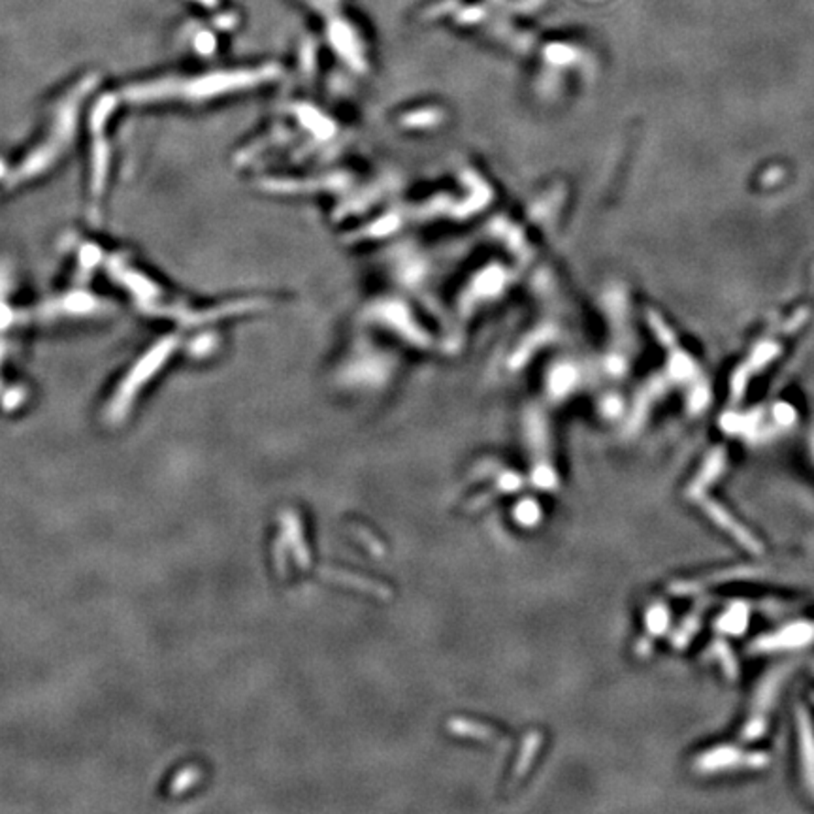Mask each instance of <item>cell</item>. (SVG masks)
Wrapping results in <instances>:
<instances>
[{
	"instance_id": "17",
	"label": "cell",
	"mask_w": 814,
	"mask_h": 814,
	"mask_svg": "<svg viewBox=\"0 0 814 814\" xmlns=\"http://www.w3.org/2000/svg\"><path fill=\"white\" fill-rule=\"evenodd\" d=\"M17 319H19L17 313L10 308L8 301L5 298H0V332L10 328Z\"/></svg>"
},
{
	"instance_id": "1",
	"label": "cell",
	"mask_w": 814,
	"mask_h": 814,
	"mask_svg": "<svg viewBox=\"0 0 814 814\" xmlns=\"http://www.w3.org/2000/svg\"><path fill=\"white\" fill-rule=\"evenodd\" d=\"M276 69L274 67H262V69H248V70H223L214 74H204L193 79H179V78H163L153 81L134 83L127 89H123L121 99H125L134 104H145V102H157L164 99H187V100H204L214 99L219 95L232 93V90H239L246 87H253L257 83H262L270 78H274Z\"/></svg>"
},
{
	"instance_id": "16",
	"label": "cell",
	"mask_w": 814,
	"mask_h": 814,
	"mask_svg": "<svg viewBox=\"0 0 814 814\" xmlns=\"http://www.w3.org/2000/svg\"><path fill=\"white\" fill-rule=\"evenodd\" d=\"M102 257H104V255H102V251H100L99 246L87 244V246H83L81 251H79V264H81L83 270H93V268L102 260Z\"/></svg>"
},
{
	"instance_id": "15",
	"label": "cell",
	"mask_w": 814,
	"mask_h": 814,
	"mask_svg": "<svg viewBox=\"0 0 814 814\" xmlns=\"http://www.w3.org/2000/svg\"><path fill=\"white\" fill-rule=\"evenodd\" d=\"M711 656L720 663V668L724 670V673H728V675H732V677L737 673L735 658H734V656L728 658V647L724 645V643H714V645H713V654H711Z\"/></svg>"
},
{
	"instance_id": "9",
	"label": "cell",
	"mask_w": 814,
	"mask_h": 814,
	"mask_svg": "<svg viewBox=\"0 0 814 814\" xmlns=\"http://www.w3.org/2000/svg\"><path fill=\"white\" fill-rule=\"evenodd\" d=\"M108 270L115 281L123 283L138 298L140 304H143V301L159 300L161 289L153 281H149L143 274H140V271H134L132 268H129V264L121 257L110 259Z\"/></svg>"
},
{
	"instance_id": "3",
	"label": "cell",
	"mask_w": 814,
	"mask_h": 814,
	"mask_svg": "<svg viewBox=\"0 0 814 814\" xmlns=\"http://www.w3.org/2000/svg\"><path fill=\"white\" fill-rule=\"evenodd\" d=\"M177 347H179V338L175 334L166 336V338L159 340L136 362L134 368L127 374L125 381L119 385V388L115 392L111 407H110L111 415L121 417L129 409L132 398L138 395V390L163 368L164 362L174 354V351Z\"/></svg>"
},
{
	"instance_id": "6",
	"label": "cell",
	"mask_w": 814,
	"mask_h": 814,
	"mask_svg": "<svg viewBox=\"0 0 814 814\" xmlns=\"http://www.w3.org/2000/svg\"><path fill=\"white\" fill-rule=\"evenodd\" d=\"M810 645H814V620H796L764 633L762 638H758L750 645V652L773 654L787 650H801Z\"/></svg>"
},
{
	"instance_id": "22",
	"label": "cell",
	"mask_w": 814,
	"mask_h": 814,
	"mask_svg": "<svg viewBox=\"0 0 814 814\" xmlns=\"http://www.w3.org/2000/svg\"><path fill=\"white\" fill-rule=\"evenodd\" d=\"M812 452H814V441H812Z\"/></svg>"
},
{
	"instance_id": "11",
	"label": "cell",
	"mask_w": 814,
	"mask_h": 814,
	"mask_svg": "<svg viewBox=\"0 0 814 814\" xmlns=\"http://www.w3.org/2000/svg\"><path fill=\"white\" fill-rule=\"evenodd\" d=\"M798 734H799V756L803 780L814 796V730L809 714L801 709L798 711Z\"/></svg>"
},
{
	"instance_id": "5",
	"label": "cell",
	"mask_w": 814,
	"mask_h": 814,
	"mask_svg": "<svg viewBox=\"0 0 814 814\" xmlns=\"http://www.w3.org/2000/svg\"><path fill=\"white\" fill-rule=\"evenodd\" d=\"M769 762L764 752H750L735 745H718L705 752L693 762V769L703 775L730 773L741 769H760Z\"/></svg>"
},
{
	"instance_id": "4",
	"label": "cell",
	"mask_w": 814,
	"mask_h": 814,
	"mask_svg": "<svg viewBox=\"0 0 814 814\" xmlns=\"http://www.w3.org/2000/svg\"><path fill=\"white\" fill-rule=\"evenodd\" d=\"M787 677H788V668H778L773 670L767 677H764V681L758 684L756 692H754L748 716L741 730L743 741H756L766 734L769 716L778 700V692L782 684L787 682Z\"/></svg>"
},
{
	"instance_id": "14",
	"label": "cell",
	"mask_w": 814,
	"mask_h": 814,
	"mask_svg": "<svg viewBox=\"0 0 814 814\" xmlns=\"http://www.w3.org/2000/svg\"><path fill=\"white\" fill-rule=\"evenodd\" d=\"M117 99L119 97H115V95H106L97 102L93 113H90V131H93L95 134L104 132V127L108 123L110 115L117 108Z\"/></svg>"
},
{
	"instance_id": "7",
	"label": "cell",
	"mask_w": 814,
	"mask_h": 814,
	"mask_svg": "<svg viewBox=\"0 0 814 814\" xmlns=\"http://www.w3.org/2000/svg\"><path fill=\"white\" fill-rule=\"evenodd\" d=\"M140 308L147 315L161 317V319H172V321L184 324V326H196V324H204V322H209V321L221 319L225 315H234V313H239V312H246L251 306L248 304V301H241V304H227V306H219V308H214V310L196 312V310H189L185 306H168V304H163V301H159V300H153V301H143V304H140Z\"/></svg>"
},
{
	"instance_id": "19",
	"label": "cell",
	"mask_w": 814,
	"mask_h": 814,
	"mask_svg": "<svg viewBox=\"0 0 814 814\" xmlns=\"http://www.w3.org/2000/svg\"><path fill=\"white\" fill-rule=\"evenodd\" d=\"M6 351H8V344L5 340H0V362H3Z\"/></svg>"
},
{
	"instance_id": "8",
	"label": "cell",
	"mask_w": 814,
	"mask_h": 814,
	"mask_svg": "<svg viewBox=\"0 0 814 814\" xmlns=\"http://www.w3.org/2000/svg\"><path fill=\"white\" fill-rule=\"evenodd\" d=\"M108 310V304L104 300L89 294L85 291H74L69 292L65 296H60L57 300L46 301L38 310L33 312V315L37 319H57V317H83V315H93V313H102Z\"/></svg>"
},
{
	"instance_id": "12",
	"label": "cell",
	"mask_w": 814,
	"mask_h": 814,
	"mask_svg": "<svg viewBox=\"0 0 814 814\" xmlns=\"http://www.w3.org/2000/svg\"><path fill=\"white\" fill-rule=\"evenodd\" d=\"M750 608L745 601H735L722 611V615L716 618L714 628L722 633V636H743V631L748 626Z\"/></svg>"
},
{
	"instance_id": "2",
	"label": "cell",
	"mask_w": 814,
	"mask_h": 814,
	"mask_svg": "<svg viewBox=\"0 0 814 814\" xmlns=\"http://www.w3.org/2000/svg\"><path fill=\"white\" fill-rule=\"evenodd\" d=\"M97 85H99V76L89 74L69 90V95L60 100V104L55 110V119L49 129L48 140H44L33 153H28V157L6 175L10 187L19 185L23 181L46 172L70 147L78 129L81 102Z\"/></svg>"
},
{
	"instance_id": "18",
	"label": "cell",
	"mask_w": 814,
	"mask_h": 814,
	"mask_svg": "<svg viewBox=\"0 0 814 814\" xmlns=\"http://www.w3.org/2000/svg\"><path fill=\"white\" fill-rule=\"evenodd\" d=\"M195 44H196V49L200 51V53H211L216 49V40H214V37H211L209 33H200L198 35V38L195 40Z\"/></svg>"
},
{
	"instance_id": "13",
	"label": "cell",
	"mask_w": 814,
	"mask_h": 814,
	"mask_svg": "<svg viewBox=\"0 0 814 814\" xmlns=\"http://www.w3.org/2000/svg\"><path fill=\"white\" fill-rule=\"evenodd\" d=\"M670 622H671V615H670V609L666 603H661V601L652 603L645 615V638L649 640V645H652L654 640L666 636Z\"/></svg>"
},
{
	"instance_id": "21",
	"label": "cell",
	"mask_w": 814,
	"mask_h": 814,
	"mask_svg": "<svg viewBox=\"0 0 814 814\" xmlns=\"http://www.w3.org/2000/svg\"><path fill=\"white\" fill-rule=\"evenodd\" d=\"M0 175H6V166L3 161H0Z\"/></svg>"
},
{
	"instance_id": "20",
	"label": "cell",
	"mask_w": 814,
	"mask_h": 814,
	"mask_svg": "<svg viewBox=\"0 0 814 814\" xmlns=\"http://www.w3.org/2000/svg\"><path fill=\"white\" fill-rule=\"evenodd\" d=\"M198 3H202L204 6H216L217 0H198Z\"/></svg>"
},
{
	"instance_id": "10",
	"label": "cell",
	"mask_w": 814,
	"mask_h": 814,
	"mask_svg": "<svg viewBox=\"0 0 814 814\" xmlns=\"http://www.w3.org/2000/svg\"><path fill=\"white\" fill-rule=\"evenodd\" d=\"M110 172V145L104 138V132L95 134L93 157H90V196L95 200L102 198V193L108 184Z\"/></svg>"
}]
</instances>
